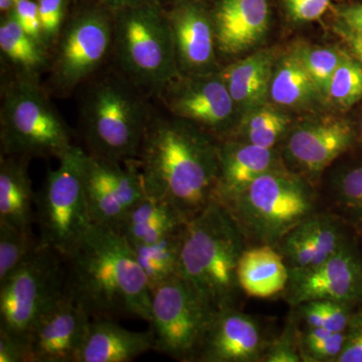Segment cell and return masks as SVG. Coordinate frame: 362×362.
Returning <instances> with one entry per match:
<instances>
[{"label":"cell","mask_w":362,"mask_h":362,"mask_svg":"<svg viewBox=\"0 0 362 362\" xmlns=\"http://www.w3.org/2000/svg\"><path fill=\"white\" fill-rule=\"evenodd\" d=\"M16 0H0V11L4 13H11L16 7Z\"/></svg>","instance_id":"bcb514c9"},{"label":"cell","mask_w":362,"mask_h":362,"mask_svg":"<svg viewBox=\"0 0 362 362\" xmlns=\"http://www.w3.org/2000/svg\"><path fill=\"white\" fill-rule=\"evenodd\" d=\"M337 362H362V308L352 314L344 347Z\"/></svg>","instance_id":"f35d334b"},{"label":"cell","mask_w":362,"mask_h":362,"mask_svg":"<svg viewBox=\"0 0 362 362\" xmlns=\"http://www.w3.org/2000/svg\"><path fill=\"white\" fill-rule=\"evenodd\" d=\"M90 321L65 292L30 332L26 341L28 362H75Z\"/></svg>","instance_id":"5bb4252c"},{"label":"cell","mask_w":362,"mask_h":362,"mask_svg":"<svg viewBox=\"0 0 362 362\" xmlns=\"http://www.w3.org/2000/svg\"><path fill=\"white\" fill-rule=\"evenodd\" d=\"M350 240L342 220L314 214L286 233L275 247L290 271L304 270L320 265Z\"/></svg>","instance_id":"e0dca14e"},{"label":"cell","mask_w":362,"mask_h":362,"mask_svg":"<svg viewBox=\"0 0 362 362\" xmlns=\"http://www.w3.org/2000/svg\"><path fill=\"white\" fill-rule=\"evenodd\" d=\"M66 0H39V13L44 44H51L59 37L65 18Z\"/></svg>","instance_id":"8d00e7d4"},{"label":"cell","mask_w":362,"mask_h":362,"mask_svg":"<svg viewBox=\"0 0 362 362\" xmlns=\"http://www.w3.org/2000/svg\"><path fill=\"white\" fill-rule=\"evenodd\" d=\"M66 293L90 319L150 322L152 295L127 240L95 225L65 258Z\"/></svg>","instance_id":"6da1fadb"},{"label":"cell","mask_w":362,"mask_h":362,"mask_svg":"<svg viewBox=\"0 0 362 362\" xmlns=\"http://www.w3.org/2000/svg\"><path fill=\"white\" fill-rule=\"evenodd\" d=\"M220 178L216 199L221 202L239 194L264 173L276 169L273 148L252 143H228L218 148Z\"/></svg>","instance_id":"7402d4cb"},{"label":"cell","mask_w":362,"mask_h":362,"mask_svg":"<svg viewBox=\"0 0 362 362\" xmlns=\"http://www.w3.org/2000/svg\"><path fill=\"white\" fill-rule=\"evenodd\" d=\"M349 30H350V28H349ZM351 30V32L354 33V35H356V37H357V39L361 40V42H362V33H357V32H354V30Z\"/></svg>","instance_id":"7dc6e473"},{"label":"cell","mask_w":362,"mask_h":362,"mask_svg":"<svg viewBox=\"0 0 362 362\" xmlns=\"http://www.w3.org/2000/svg\"><path fill=\"white\" fill-rule=\"evenodd\" d=\"M118 13L113 44L121 68L138 84L164 89L180 77L168 16L157 1Z\"/></svg>","instance_id":"8992f818"},{"label":"cell","mask_w":362,"mask_h":362,"mask_svg":"<svg viewBox=\"0 0 362 362\" xmlns=\"http://www.w3.org/2000/svg\"><path fill=\"white\" fill-rule=\"evenodd\" d=\"M359 132H361V142H362V119L361 121V128H359Z\"/></svg>","instance_id":"c3c4849f"},{"label":"cell","mask_w":362,"mask_h":362,"mask_svg":"<svg viewBox=\"0 0 362 362\" xmlns=\"http://www.w3.org/2000/svg\"><path fill=\"white\" fill-rule=\"evenodd\" d=\"M150 329L154 350L180 361H195L214 312L197 292L176 277L151 291Z\"/></svg>","instance_id":"30bf717a"},{"label":"cell","mask_w":362,"mask_h":362,"mask_svg":"<svg viewBox=\"0 0 362 362\" xmlns=\"http://www.w3.org/2000/svg\"><path fill=\"white\" fill-rule=\"evenodd\" d=\"M269 93L276 104L288 107L304 106L321 95L296 52L274 71Z\"/></svg>","instance_id":"83f0119b"},{"label":"cell","mask_w":362,"mask_h":362,"mask_svg":"<svg viewBox=\"0 0 362 362\" xmlns=\"http://www.w3.org/2000/svg\"><path fill=\"white\" fill-rule=\"evenodd\" d=\"M185 223L154 242L131 246L148 282L150 291L180 277L181 247Z\"/></svg>","instance_id":"4316f807"},{"label":"cell","mask_w":362,"mask_h":362,"mask_svg":"<svg viewBox=\"0 0 362 362\" xmlns=\"http://www.w3.org/2000/svg\"><path fill=\"white\" fill-rule=\"evenodd\" d=\"M335 192L344 221L362 233V164L340 175Z\"/></svg>","instance_id":"d6a6232c"},{"label":"cell","mask_w":362,"mask_h":362,"mask_svg":"<svg viewBox=\"0 0 362 362\" xmlns=\"http://www.w3.org/2000/svg\"><path fill=\"white\" fill-rule=\"evenodd\" d=\"M1 156L61 158L73 146L65 122L33 78L6 88L0 117Z\"/></svg>","instance_id":"52a82bcc"},{"label":"cell","mask_w":362,"mask_h":362,"mask_svg":"<svg viewBox=\"0 0 362 362\" xmlns=\"http://www.w3.org/2000/svg\"><path fill=\"white\" fill-rule=\"evenodd\" d=\"M86 156L84 150L73 145L59 159L58 168L47 171L35 197L40 245L51 247L64 258L95 226L85 195Z\"/></svg>","instance_id":"5b68a950"},{"label":"cell","mask_w":362,"mask_h":362,"mask_svg":"<svg viewBox=\"0 0 362 362\" xmlns=\"http://www.w3.org/2000/svg\"><path fill=\"white\" fill-rule=\"evenodd\" d=\"M13 13L23 30L45 47L37 2L33 0H16Z\"/></svg>","instance_id":"ab89813d"},{"label":"cell","mask_w":362,"mask_h":362,"mask_svg":"<svg viewBox=\"0 0 362 362\" xmlns=\"http://www.w3.org/2000/svg\"><path fill=\"white\" fill-rule=\"evenodd\" d=\"M343 25L354 32L362 33V4L344 7L340 11Z\"/></svg>","instance_id":"7bdbcfd3"},{"label":"cell","mask_w":362,"mask_h":362,"mask_svg":"<svg viewBox=\"0 0 362 362\" xmlns=\"http://www.w3.org/2000/svg\"><path fill=\"white\" fill-rule=\"evenodd\" d=\"M262 361L265 362H299L303 361L300 339L291 330H287L285 334L275 341L268 343L264 352Z\"/></svg>","instance_id":"74e56055"},{"label":"cell","mask_w":362,"mask_h":362,"mask_svg":"<svg viewBox=\"0 0 362 362\" xmlns=\"http://www.w3.org/2000/svg\"><path fill=\"white\" fill-rule=\"evenodd\" d=\"M333 0H285L288 11L298 21H313L325 13Z\"/></svg>","instance_id":"60d3db41"},{"label":"cell","mask_w":362,"mask_h":362,"mask_svg":"<svg viewBox=\"0 0 362 362\" xmlns=\"http://www.w3.org/2000/svg\"><path fill=\"white\" fill-rule=\"evenodd\" d=\"M237 277L240 290L249 296L270 298L285 292L290 271L275 247L261 245L243 252Z\"/></svg>","instance_id":"603a6c76"},{"label":"cell","mask_w":362,"mask_h":362,"mask_svg":"<svg viewBox=\"0 0 362 362\" xmlns=\"http://www.w3.org/2000/svg\"><path fill=\"white\" fill-rule=\"evenodd\" d=\"M44 45L23 30L13 11L6 13L0 23V49L7 59L26 71L44 66Z\"/></svg>","instance_id":"f1b7e54d"},{"label":"cell","mask_w":362,"mask_h":362,"mask_svg":"<svg viewBox=\"0 0 362 362\" xmlns=\"http://www.w3.org/2000/svg\"><path fill=\"white\" fill-rule=\"evenodd\" d=\"M346 340V330L334 332L325 328H307L300 339L303 361L337 362Z\"/></svg>","instance_id":"836d02e7"},{"label":"cell","mask_w":362,"mask_h":362,"mask_svg":"<svg viewBox=\"0 0 362 362\" xmlns=\"http://www.w3.org/2000/svg\"><path fill=\"white\" fill-rule=\"evenodd\" d=\"M113 40V23L102 11L76 16L59 40L52 66L54 84L65 90L80 84L103 63Z\"/></svg>","instance_id":"7c38bea8"},{"label":"cell","mask_w":362,"mask_h":362,"mask_svg":"<svg viewBox=\"0 0 362 362\" xmlns=\"http://www.w3.org/2000/svg\"><path fill=\"white\" fill-rule=\"evenodd\" d=\"M187 221L170 204L146 195L133 207L116 230L131 246H135L160 239Z\"/></svg>","instance_id":"484cf974"},{"label":"cell","mask_w":362,"mask_h":362,"mask_svg":"<svg viewBox=\"0 0 362 362\" xmlns=\"http://www.w3.org/2000/svg\"><path fill=\"white\" fill-rule=\"evenodd\" d=\"M285 291L294 307L315 300L362 304V259L356 244L350 240L320 265L290 271Z\"/></svg>","instance_id":"4fadbf2b"},{"label":"cell","mask_w":362,"mask_h":362,"mask_svg":"<svg viewBox=\"0 0 362 362\" xmlns=\"http://www.w3.org/2000/svg\"><path fill=\"white\" fill-rule=\"evenodd\" d=\"M245 240L239 223L218 199L185 223L180 276L214 312L235 308Z\"/></svg>","instance_id":"3957f363"},{"label":"cell","mask_w":362,"mask_h":362,"mask_svg":"<svg viewBox=\"0 0 362 362\" xmlns=\"http://www.w3.org/2000/svg\"><path fill=\"white\" fill-rule=\"evenodd\" d=\"M340 35H342L344 37L345 40L349 42L350 47H351V51L354 52V57L357 61L361 63L362 66V42L361 40L357 39L354 33L347 28L346 26L344 25V28H342L341 30H339Z\"/></svg>","instance_id":"f6af8a7d"},{"label":"cell","mask_w":362,"mask_h":362,"mask_svg":"<svg viewBox=\"0 0 362 362\" xmlns=\"http://www.w3.org/2000/svg\"><path fill=\"white\" fill-rule=\"evenodd\" d=\"M274 57L270 52H256L228 66L221 77L230 90L235 107L242 110L258 107L270 92Z\"/></svg>","instance_id":"d4e9b609"},{"label":"cell","mask_w":362,"mask_h":362,"mask_svg":"<svg viewBox=\"0 0 362 362\" xmlns=\"http://www.w3.org/2000/svg\"><path fill=\"white\" fill-rule=\"evenodd\" d=\"M214 23L218 49L226 54H240L265 35L268 0H221Z\"/></svg>","instance_id":"ffe728a7"},{"label":"cell","mask_w":362,"mask_h":362,"mask_svg":"<svg viewBox=\"0 0 362 362\" xmlns=\"http://www.w3.org/2000/svg\"><path fill=\"white\" fill-rule=\"evenodd\" d=\"M298 307L307 327L325 328L334 332L347 329L354 308L349 304L332 300H315Z\"/></svg>","instance_id":"1f68e13d"},{"label":"cell","mask_w":362,"mask_h":362,"mask_svg":"<svg viewBox=\"0 0 362 362\" xmlns=\"http://www.w3.org/2000/svg\"><path fill=\"white\" fill-rule=\"evenodd\" d=\"M168 18L178 69L190 76L209 74L218 45L214 21L201 7L190 4L176 7Z\"/></svg>","instance_id":"d6986e66"},{"label":"cell","mask_w":362,"mask_h":362,"mask_svg":"<svg viewBox=\"0 0 362 362\" xmlns=\"http://www.w3.org/2000/svg\"><path fill=\"white\" fill-rule=\"evenodd\" d=\"M121 162L87 153L84 164V189L94 225L118 230L133 207L146 197L135 159Z\"/></svg>","instance_id":"8fae6325"},{"label":"cell","mask_w":362,"mask_h":362,"mask_svg":"<svg viewBox=\"0 0 362 362\" xmlns=\"http://www.w3.org/2000/svg\"><path fill=\"white\" fill-rule=\"evenodd\" d=\"M101 1H103V0H101Z\"/></svg>","instance_id":"681fc988"},{"label":"cell","mask_w":362,"mask_h":362,"mask_svg":"<svg viewBox=\"0 0 362 362\" xmlns=\"http://www.w3.org/2000/svg\"><path fill=\"white\" fill-rule=\"evenodd\" d=\"M148 123L141 100L116 78L98 83L86 98L83 134L90 156L117 162L136 159Z\"/></svg>","instance_id":"ba28073f"},{"label":"cell","mask_w":362,"mask_h":362,"mask_svg":"<svg viewBox=\"0 0 362 362\" xmlns=\"http://www.w3.org/2000/svg\"><path fill=\"white\" fill-rule=\"evenodd\" d=\"M65 258L40 246L0 283V331L28 341L40 318L66 292Z\"/></svg>","instance_id":"9c48e42d"},{"label":"cell","mask_w":362,"mask_h":362,"mask_svg":"<svg viewBox=\"0 0 362 362\" xmlns=\"http://www.w3.org/2000/svg\"><path fill=\"white\" fill-rule=\"evenodd\" d=\"M296 52L319 92L325 96L331 78L345 54L331 47H304Z\"/></svg>","instance_id":"d590c367"},{"label":"cell","mask_w":362,"mask_h":362,"mask_svg":"<svg viewBox=\"0 0 362 362\" xmlns=\"http://www.w3.org/2000/svg\"><path fill=\"white\" fill-rule=\"evenodd\" d=\"M267 345L254 317L225 309L214 314L195 361H262Z\"/></svg>","instance_id":"2e32d148"},{"label":"cell","mask_w":362,"mask_h":362,"mask_svg":"<svg viewBox=\"0 0 362 362\" xmlns=\"http://www.w3.org/2000/svg\"><path fill=\"white\" fill-rule=\"evenodd\" d=\"M28 157L1 156L0 160V221L32 228L35 197L28 171Z\"/></svg>","instance_id":"cb8c5ba5"},{"label":"cell","mask_w":362,"mask_h":362,"mask_svg":"<svg viewBox=\"0 0 362 362\" xmlns=\"http://www.w3.org/2000/svg\"><path fill=\"white\" fill-rule=\"evenodd\" d=\"M102 2H104L109 8L120 11L123 9L152 4V2H156V0H103Z\"/></svg>","instance_id":"ee69618b"},{"label":"cell","mask_w":362,"mask_h":362,"mask_svg":"<svg viewBox=\"0 0 362 362\" xmlns=\"http://www.w3.org/2000/svg\"><path fill=\"white\" fill-rule=\"evenodd\" d=\"M325 96L341 108H350L361 101L362 66L357 59L344 54L341 63L331 78Z\"/></svg>","instance_id":"4dcf8cb0"},{"label":"cell","mask_w":362,"mask_h":362,"mask_svg":"<svg viewBox=\"0 0 362 362\" xmlns=\"http://www.w3.org/2000/svg\"><path fill=\"white\" fill-rule=\"evenodd\" d=\"M223 204L246 237L272 247L315 214L316 206L311 187L298 176L278 168L259 176L246 189Z\"/></svg>","instance_id":"277c9868"},{"label":"cell","mask_w":362,"mask_h":362,"mask_svg":"<svg viewBox=\"0 0 362 362\" xmlns=\"http://www.w3.org/2000/svg\"><path fill=\"white\" fill-rule=\"evenodd\" d=\"M161 90L168 108L181 120L214 130H223L232 120L235 105L221 75L177 78Z\"/></svg>","instance_id":"9a60e30c"},{"label":"cell","mask_w":362,"mask_h":362,"mask_svg":"<svg viewBox=\"0 0 362 362\" xmlns=\"http://www.w3.org/2000/svg\"><path fill=\"white\" fill-rule=\"evenodd\" d=\"M0 362H28L25 343L0 331Z\"/></svg>","instance_id":"b9f144b4"},{"label":"cell","mask_w":362,"mask_h":362,"mask_svg":"<svg viewBox=\"0 0 362 362\" xmlns=\"http://www.w3.org/2000/svg\"><path fill=\"white\" fill-rule=\"evenodd\" d=\"M40 238L32 228L0 221V283L39 249Z\"/></svg>","instance_id":"f546056e"},{"label":"cell","mask_w":362,"mask_h":362,"mask_svg":"<svg viewBox=\"0 0 362 362\" xmlns=\"http://www.w3.org/2000/svg\"><path fill=\"white\" fill-rule=\"evenodd\" d=\"M154 350L151 329H126L112 319H90L75 362H128Z\"/></svg>","instance_id":"44dd1931"},{"label":"cell","mask_w":362,"mask_h":362,"mask_svg":"<svg viewBox=\"0 0 362 362\" xmlns=\"http://www.w3.org/2000/svg\"><path fill=\"white\" fill-rule=\"evenodd\" d=\"M135 161L146 194L170 204L187 221L216 199L218 148L181 119L149 121Z\"/></svg>","instance_id":"7a4b0ae2"},{"label":"cell","mask_w":362,"mask_h":362,"mask_svg":"<svg viewBox=\"0 0 362 362\" xmlns=\"http://www.w3.org/2000/svg\"><path fill=\"white\" fill-rule=\"evenodd\" d=\"M354 141V132L349 123L327 119L304 124L293 131L286 153L302 171L315 175L345 153Z\"/></svg>","instance_id":"ac0fdd59"},{"label":"cell","mask_w":362,"mask_h":362,"mask_svg":"<svg viewBox=\"0 0 362 362\" xmlns=\"http://www.w3.org/2000/svg\"><path fill=\"white\" fill-rule=\"evenodd\" d=\"M288 117L273 109L262 108L252 113L245 127L247 142L273 148L287 130Z\"/></svg>","instance_id":"e575fe53"}]
</instances>
